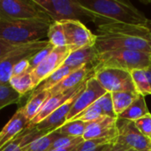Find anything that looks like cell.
Returning <instances> with one entry per match:
<instances>
[{
	"label": "cell",
	"instance_id": "cb8c5ba5",
	"mask_svg": "<svg viewBox=\"0 0 151 151\" xmlns=\"http://www.w3.org/2000/svg\"><path fill=\"white\" fill-rule=\"evenodd\" d=\"M133 83L135 88V91L142 96H147L151 95V87L149 80L146 76V73L144 72V69H138V70H134L130 72Z\"/></svg>",
	"mask_w": 151,
	"mask_h": 151
},
{
	"label": "cell",
	"instance_id": "9a60e30c",
	"mask_svg": "<svg viewBox=\"0 0 151 151\" xmlns=\"http://www.w3.org/2000/svg\"><path fill=\"white\" fill-rule=\"evenodd\" d=\"M95 67L92 65H83L73 71L65 79H63L58 84L49 90L50 95L53 96L58 93H62L70 89H73L84 82H86L90 77L94 76Z\"/></svg>",
	"mask_w": 151,
	"mask_h": 151
},
{
	"label": "cell",
	"instance_id": "ffe728a7",
	"mask_svg": "<svg viewBox=\"0 0 151 151\" xmlns=\"http://www.w3.org/2000/svg\"><path fill=\"white\" fill-rule=\"evenodd\" d=\"M150 111L145 100V97L142 96H139L138 98L121 114L118 117V119L128 120V121H135L145 115L149 114Z\"/></svg>",
	"mask_w": 151,
	"mask_h": 151
},
{
	"label": "cell",
	"instance_id": "484cf974",
	"mask_svg": "<svg viewBox=\"0 0 151 151\" xmlns=\"http://www.w3.org/2000/svg\"><path fill=\"white\" fill-rule=\"evenodd\" d=\"M62 134L58 133V129L51 133H49L30 143L27 146V151H49L54 142Z\"/></svg>",
	"mask_w": 151,
	"mask_h": 151
},
{
	"label": "cell",
	"instance_id": "8992f818",
	"mask_svg": "<svg viewBox=\"0 0 151 151\" xmlns=\"http://www.w3.org/2000/svg\"><path fill=\"white\" fill-rule=\"evenodd\" d=\"M34 19H50L34 0H0L1 20Z\"/></svg>",
	"mask_w": 151,
	"mask_h": 151
},
{
	"label": "cell",
	"instance_id": "1f68e13d",
	"mask_svg": "<svg viewBox=\"0 0 151 151\" xmlns=\"http://www.w3.org/2000/svg\"><path fill=\"white\" fill-rule=\"evenodd\" d=\"M54 48L55 47L51 43H49L45 48H43L42 50H39L32 58H29V69H28V73H31L34 69H35L48 57V55L54 50Z\"/></svg>",
	"mask_w": 151,
	"mask_h": 151
},
{
	"label": "cell",
	"instance_id": "4316f807",
	"mask_svg": "<svg viewBox=\"0 0 151 151\" xmlns=\"http://www.w3.org/2000/svg\"><path fill=\"white\" fill-rule=\"evenodd\" d=\"M21 97L22 96L14 90L9 83L0 84V110L10 104L19 103Z\"/></svg>",
	"mask_w": 151,
	"mask_h": 151
},
{
	"label": "cell",
	"instance_id": "4fadbf2b",
	"mask_svg": "<svg viewBox=\"0 0 151 151\" xmlns=\"http://www.w3.org/2000/svg\"><path fill=\"white\" fill-rule=\"evenodd\" d=\"M118 137V119L103 116L88 123L82 139L84 141L95 139H116Z\"/></svg>",
	"mask_w": 151,
	"mask_h": 151
},
{
	"label": "cell",
	"instance_id": "83f0119b",
	"mask_svg": "<svg viewBox=\"0 0 151 151\" xmlns=\"http://www.w3.org/2000/svg\"><path fill=\"white\" fill-rule=\"evenodd\" d=\"M88 123L80 120H71L64 124L58 129V133L62 135L72 137H82Z\"/></svg>",
	"mask_w": 151,
	"mask_h": 151
},
{
	"label": "cell",
	"instance_id": "f546056e",
	"mask_svg": "<svg viewBox=\"0 0 151 151\" xmlns=\"http://www.w3.org/2000/svg\"><path fill=\"white\" fill-rule=\"evenodd\" d=\"M84 140L82 137H72V136H65L61 135L58 138L54 143L52 144L50 150L54 149H69L77 146L78 144L81 143Z\"/></svg>",
	"mask_w": 151,
	"mask_h": 151
},
{
	"label": "cell",
	"instance_id": "8fae6325",
	"mask_svg": "<svg viewBox=\"0 0 151 151\" xmlns=\"http://www.w3.org/2000/svg\"><path fill=\"white\" fill-rule=\"evenodd\" d=\"M70 52L71 50L67 46L54 48L48 57L31 72L35 88L45 79H47L53 72L63 65Z\"/></svg>",
	"mask_w": 151,
	"mask_h": 151
},
{
	"label": "cell",
	"instance_id": "f35d334b",
	"mask_svg": "<svg viewBox=\"0 0 151 151\" xmlns=\"http://www.w3.org/2000/svg\"><path fill=\"white\" fill-rule=\"evenodd\" d=\"M147 27H148V29L150 31L151 33V19H149V21H148V24H147V26H146Z\"/></svg>",
	"mask_w": 151,
	"mask_h": 151
},
{
	"label": "cell",
	"instance_id": "8d00e7d4",
	"mask_svg": "<svg viewBox=\"0 0 151 151\" xmlns=\"http://www.w3.org/2000/svg\"><path fill=\"white\" fill-rule=\"evenodd\" d=\"M144 72H145V73H146V76H147V78H148V80H149V82H150L151 87V65H150V66L147 67V68H145V69H144Z\"/></svg>",
	"mask_w": 151,
	"mask_h": 151
},
{
	"label": "cell",
	"instance_id": "4dcf8cb0",
	"mask_svg": "<svg viewBox=\"0 0 151 151\" xmlns=\"http://www.w3.org/2000/svg\"><path fill=\"white\" fill-rule=\"evenodd\" d=\"M96 103L100 106L104 116L111 117V118H117L115 113H114V110H113V103H112L111 93L106 92L104 96H102L96 101Z\"/></svg>",
	"mask_w": 151,
	"mask_h": 151
},
{
	"label": "cell",
	"instance_id": "d4e9b609",
	"mask_svg": "<svg viewBox=\"0 0 151 151\" xmlns=\"http://www.w3.org/2000/svg\"><path fill=\"white\" fill-rule=\"evenodd\" d=\"M47 37L49 39V42L55 48L66 46V38L63 25L60 21L51 22L48 30Z\"/></svg>",
	"mask_w": 151,
	"mask_h": 151
},
{
	"label": "cell",
	"instance_id": "f1b7e54d",
	"mask_svg": "<svg viewBox=\"0 0 151 151\" xmlns=\"http://www.w3.org/2000/svg\"><path fill=\"white\" fill-rule=\"evenodd\" d=\"M104 115H103L102 110L100 106L98 105V104L96 102L95 104H93L92 105L85 109L83 111H81L80 114H78L76 117H74L72 120H80L85 123H90L100 119Z\"/></svg>",
	"mask_w": 151,
	"mask_h": 151
},
{
	"label": "cell",
	"instance_id": "5b68a950",
	"mask_svg": "<svg viewBox=\"0 0 151 151\" xmlns=\"http://www.w3.org/2000/svg\"><path fill=\"white\" fill-rule=\"evenodd\" d=\"M51 21L81 20L88 19L84 7L79 0H34Z\"/></svg>",
	"mask_w": 151,
	"mask_h": 151
},
{
	"label": "cell",
	"instance_id": "7a4b0ae2",
	"mask_svg": "<svg viewBox=\"0 0 151 151\" xmlns=\"http://www.w3.org/2000/svg\"><path fill=\"white\" fill-rule=\"evenodd\" d=\"M88 19L97 27L124 23L146 27L149 19L132 3L122 0H79Z\"/></svg>",
	"mask_w": 151,
	"mask_h": 151
},
{
	"label": "cell",
	"instance_id": "74e56055",
	"mask_svg": "<svg viewBox=\"0 0 151 151\" xmlns=\"http://www.w3.org/2000/svg\"><path fill=\"white\" fill-rule=\"evenodd\" d=\"M76 147V146H75ZM75 147L69 148V149H54V150H50L49 151H73Z\"/></svg>",
	"mask_w": 151,
	"mask_h": 151
},
{
	"label": "cell",
	"instance_id": "5bb4252c",
	"mask_svg": "<svg viewBox=\"0 0 151 151\" xmlns=\"http://www.w3.org/2000/svg\"><path fill=\"white\" fill-rule=\"evenodd\" d=\"M85 83L86 82H84L83 84H81L73 89L50 96V98L45 102V104H43V106L42 107V109L38 112V114L33 119L32 121L29 122L28 125L35 126V125L39 124L40 122H42L44 119H46L48 116H50L53 111H55L57 109H58L61 105H63L70 98H72L73 96L79 94L83 89Z\"/></svg>",
	"mask_w": 151,
	"mask_h": 151
},
{
	"label": "cell",
	"instance_id": "7402d4cb",
	"mask_svg": "<svg viewBox=\"0 0 151 151\" xmlns=\"http://www.w3.org/2000/svg\"><path fill=\"white\" fill-rule=\"evenodd\" d=\"M136 91H124L111 93L113 110L116 117L121 115L139 96Z\"/></svg>",
	"mask_w": 151,
	"mask_h": 151
},
{
	"label": "cell",
	"instance_id": "44dd1931",
	"mask_svg": "<svg viewBox=\"0 0 151 151\" xmlns=\"http://www.w3.org/2000/svg\"><path fill=\"white\" fill-rule=\"evenodd\" d=\"M50 95L49 91H42L28 97V101L22 108L24 114L29 122L32 121L33 119L38 114V112L41 111L42 107L50 98Z\"/></svg>",
	"mask_w": 151,
	"mask_h": 151
},
{
	"label": "cell",
	"instance_id": "30bf717a",
	"mask_svg": "<svg viewBox=\"0 0 151 151\" xmlns=\"http://www.w3.org/2000/svg\"><path fill=\"white\" fill-rule=\"evenodd\" d=\"M117 142L137 151H151V140L138 130L134 121L118 119Z\"/></svg>",
	"mask_w": 151,
	"mask_h": 151
},
{
	"label": "cell",
	"instance_id": "52a82bcc",
	"mask_svg": "<svg viewBox=\"0 0 151 151\" xmlns=\"http://www.w3.org/2000/svg\"><path fill=\"white\" fill-rule=\"evenodd\" d=\"M49 41H40L22 44L0 59V84L9 83L15 65L22 59H29L36 52L49 44Z\"/></svg>",
	"mask_w": 151,
	"mask_h": 151
},
{
	"label": "cell",
	"instance_id": "6da1fadb",
	"mask_svg": "<svg viewBox=\"0 0 151 151\" xmlns=\"http://www.w3.org/2000/svg\"><path fill=\"white\" fill-rule=\"evenodd\" d=\"M95 47L98 53L134 50L151 53V33L147 27L115 23L97 27Z\"/></svg>",
	"mask_w": 151,
	"mask_h": 151
},
{
	"label": "cell",
	"instance_id": "836d02e7",
	"mask_svg": "<svg viewBox=\"0 0 151 151\" xmlns=\"http://www.w3.org/2000/svg\"><path fill=\"white\" fill-rule=\"evenodd\" d=\"M29 69V59H22L19 62H18L15 66L13 67L12 71V76L19 75L22 73H25L28 72Z\"/></svg>",
	"mask_w": 151,
	"mask_h": 151
},
{
	"label": "cell",
	"instance_id": "e575fe53",
	"mask_svg": "<svg viewBox=\"0 0 151 151\" xmlns=\"http://www.w3.org/2000/svg\"><path fill=\"white\" fill-rule=\"evenodd\" d=\"M19 46H20V45L13 44V43H11V42H8L6 41H4V40L0 39V59L4 56H5L9 52H11L12 50H13L16 48H18Z\"/></svg>",
	"mask_w": 151,
	"mask_h": 151
},
{
	"label": "cell",
	"instance_id": "ba28073f",
	"mask_svg": "<svg viewBox=\"0 0 151 151\" xmlns=\"http://www.w3.org/2000/svg\"><path fill=\"white\" fill-rule=\"evenodd\" d=\"M94 78L109 93L135 91L130 72L117 68H101L95 72Z\"/></svg>",
	"mask_w": 151,
	"mask_h": 151
},
{
	"label": "cell",
	"instance_id": "3957f363",
	"mask_svg": "<svg viewBox=\"0 0 151 151\" xmlns=\"http://www.w3.org/2000/svg\"><path fill=\"white\" fill-rule=\"evenodd\" d=\"M51 22L50 19H0V39L18 45L40 42L47 37Z\"/></svg>",
	"mask_w": 151,
	"mask_h": 151
},
{
	"label": "cell",
	"instance_id": "d6a6232c",
	"mask_svg": "<svg viewBox=\"0 0 151 151\" xmlns=\"http://www.w3.org/2000/svg\"><path fill=\"white\" fill-rule=\"evenodd\" d=\"M134 124L138 130L148 139L151 140V113L134 121Z\"/></svg>",
	"mask_w": 151,
	"mask_h": 151
},
{
	"label": "cell",
	"instance_id": "277c9868",
	"mask_svg": "<svg viewBox=\"0 0 151 151\" xmlns=\"http://www.w3.org/2000/svg\"><path fill=\"white\" fill-rule=\"evenodd\" d=\"M151 65V53L134 50H117L98 53L95 72L101 68L125 71L145 69Z\"/></svg>",
	"mask_w": 151,
	"mask_h": 151
},
{
	"label": "cell",
	"instance_id": "ac0fdd59",
	"mask_svg": "<svg viewBox=\"0 0 151 151\" xmlns=\"http://www.w3.org/2000/svg\"><path fill=\"white\" fill-rule=\"evenodd\" d=\"M97 57L98 52L95 45L87 46L77 50L71 51L63 65L73 69H77L83 65H92L96 67Z\"/></svg>",
	"mask_w": 151,
	"mask_h": 151
},
{
	"label": "cell",
	"instance_id": "603a6c76",
	"mask_svg": "<svg viewBox=\"0 0 151 151\" xmlns=\"http://www.w3.org/2000/svg\"><path fill=\"white\" fill-rule=\"evenodd\" d=\"M9 84L22 96L27 95L28 92H32L35 89L31 73L28 72L19 75L12 76Z\"/></svg>",
	"mask_w": 151,
	"mask_h": 151
},
{
	"label": "cell",
	"instance_id": "2e32d148",
	"mask_svg": "<svg viewBox=\"0 0 151 151\" xmlns=\"http://www.w3.org/2000/svg\"><path fill=\"white\" fill-rule=\"evenodd\" d=\"M79 94H77L76 96L70 98L67 102H65L58 109H57L55 111H53L50 116H48L46 119H44L42 122L35 125V128L38 131L43 132L45 134H49V133H51V132L58 129L59 127H61L64 124H65L67 116L70 112V110Z\"/></svg>",
	"mask_w": 151,
	"mask_h": 151
},
{
	"label": "cell",
	"instance_id": "9c48e42d",
	"mask_svg": "<svg viewBox=\"0 0 151 151\" xmlns=\"http://www.w3.org/2000/svg\"><path fill=\"white\" fill-rule=\"evenodd\" d=\"M60 22L64 27L66 46L71 51L95 45L96 34H93L81 20H64Z\"/></svg>",
	"mask_w": 151,
	"mask_h": 151
},
{
	"label": "cell",
	"instance_id": "7c38bea8",
	"mask_svg": "<svg viewBox=\"0 0 151 151\" xmlns=\"http://www.w3.org/2000/svg\"><path fill=\"white\" fill-rule=\"evenodd\" d=\"M105 93L106 91L101 87V85L94 78V76L90 77L86 81L84 88L76 97L67 116L66 122L72 120L74 117L80 114L85 109L95 104Z\"/></svg>",
	"mask_w": 151,
	"mask_h": 151
},
{
	"label": "cell",
	"instance_id": "d6986e66",
	"mask_svg": "<svg viewBox=\"0 0 151 151\" xmlns=\"http://www.w3.org/2000/svg\"><path fill=\"white\" fill-rule=\"evenodd\" d=\"M75 69L67 66V65H61L58 69H57L55 72H53L47 79H45L42 82L39 84L32 92H30L29 96H34L35 94H38L42 91H49L52 88H54L57 84H58L63 79H65L68 74H70Z\"/></svg>",
	"mask_w": 151,
	"mask_h": 151
},
{
	"label": "cell",
	"instance_id": "e0dca14e",
	"mask_svg": "<svg viewBox=\"0 0 151 151\" xmlns=\"http://www.w3.org/2000/svg\"><path fill=\"white\" fill-rule=\"evenodd\" d=\"M28 124L29 121L24 114L23 108L20 107L0 131V150L21 134Z\"/></svg>",
	"mask_w": 151,
	"mask_h": 151
},
{
	"label": "cell",
	"instance_id": "ab89813d",
	"mask_svg": "<svg viewBox=\"0 0 151 151\" xmlns=\"http://www.w3.org/2000/svg\"><path fill=\"white\" fill-rule=\"evenodd\" d=\"M122 151H137V150H133V149H129V148H126V149H124Z\"/></svg>",
	"mask_w": 151,
	"mask_h": 151
},
{
	"label": "cell",
	"instance_id": "d590c367",
	"mask_svg": "<svg viewBox=\"0 0 151 151\" xmlns=\"http://www.w3.org/2000/svg\"><path fill=\"white\" fill-rule=\"evenodd\" d=\"M127 147H125L124 145L119 143V142H114L112 144L107 145L105 146L102 151H122L124 149H126Z\"/></svg>",
	"mask_w": 151,
	"mask_h": 151
}]
</instances>
